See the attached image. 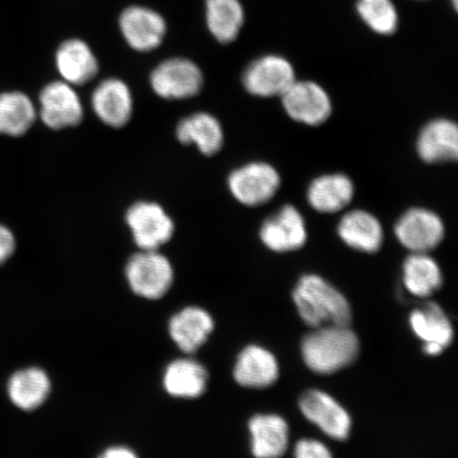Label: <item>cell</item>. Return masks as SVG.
<instances>
[{
	"label": "cell",
	"mask_w": 458,
	"mask_h": 458,
	"mask_svg": "<svg viewBox=\"0 0 458 458\" xmlns=\"http://www.w3.org/2000/svg\"><path fill=\"white\" fill-rule=\"evenodd\" d=\"M150 83L160 98L182 100L197 96L204 85L203 72L196 63L174 57L165 60L151 73Z\"/></svg>",
	"instance_id": "277c9868"
},
{
	"label": "cell",
	"mask_w": 458,
	"mask_h": 458,
	"mask_svg": "<svg viewBox=\"0 0 458 458\" xmlns=\"http://www.w3.org/2000/svg\"><path fill=\"white\" fill-rule=\"evenodd\" d=\"M394 233L405 249L413 253H428L443 242L445 226L433 211L411 208L400 217Z\"/></svg>",
	"instance_id": "30bf717a"
},
{
	"label": "cell",
	"mask_w": 458,
	"mask_h": 458,
	"mask_svg": "<svg viewBox=\"0 0 458 458\" xmlns=\"http://www.w3.org/2000/svg\"><path fill=\"white\" fill-rule=\"evenodd\" d=\"M303 416L329 437L346 440L351 433L352 420L343 406L322 391L311 389L300 399Z\"/></svg>",
	"instance_id": "7c38bea8"
},
{
	"label": "cell",
	"mask_w": 458,
	"mask_h": 458,
	"mask_svg": "<svg viewBox=\"0 0 458 458\" xmlns=\"http://www.w3.org/2000/svg\"><path fill=\"white\" fill-rule=\"evenodd\" d=\"M131 291L147 300H159L168 293L174 271L167 257L158 250H142L131 256L125 267Z\"/></svg>",
	"instance_id": "3957f363"
},
{
	"label": "cell",
	"mask_w": 458,
	"mask_h": 458,
	"mask_svg": "<svg viewBox=\"0 0 458 458\" xmlns=\"http://www.w3.org/2000/svg\"><path fill=\"white\" fill-rule=\"evenodd\" d=\"M176 137L182 145H196L206 157L215 156L225 142L219 120L204 112L192 114L181 120L177 124Z\"/></svg>",
	"instance_id": "44dd1931"
},
{
	"label": "cell",
	"mask_w": 458,
	"mask_h": 458,
	"mask_svg": "<svg viewBox=\"0 0 458 458\" xmlns=\"http://www.w3.org/2000/svg\"><path fill=\"white\" fill-rule=\"evenodd\" d=\"M163 383L172 397L196 399L208 388V371L197 360L177 359L165 369Z\"/></svg>",
	"instance_id": "7402d4cb"
},
{
	"label": "cell",
	"mask_w": 458,
	"mask_h": 458,
	"mask_svg": "<svg viewBox=\"0 0 458 458\" xmlns=\"http://www.w3.org/2000/svg\"><path fill=\"white\" fill-rule=\"evenodd\" d=\"M294 81L293 66L279 55H270L257 59L243 74L245 89L261 98L282 97Z\"/></svg>",
	"instance_id": "ba28073f"
},
{
	"label": "cell",
	"mask_w": 458,
	"mask_h": 458,
	"mask_svg": "<svg viewBox=\"0 0 458 458\" xmlns=\"http://www.w3.org/2000/svg\"><path fill=\"white\" fill-rule=\"evenodd\" d=\"M91 106L103 123L120 129L128 124L133 114V97L122 80L106 79L93 91Z\"/></svg>",
	"instance_id": "5bb4252c"
},
{
	"label": "cell",
	"mask_w": 458,
	"mask_h": 458,
	"mask_svg": "<svg viewBox=\"0 0 458 458\" xmlns=\"http://www.w3.org/2000/svg\"><path fill=\"white\" fill-rule=\"evenodd\" d=\"M135 456L136 454L134 451L123 445L112 446V448L107 449L105 454H102V457L106 458H133Z\"/></svg>",
	"instance_id": "1f68e13d"
},
{
	"label": "cell",
	"mask_w": 458,
	"mask_h": 458,
	"mask_svg": "<svg viewBox=\"0 0 458 458\" xmlns=\"http://www.w3.org/2000/svg\"><path fill=\"white\" fill-rule=\"evenodd\" d=\"M403 284L411 294L426 299L443 285V274L433 258L413 253L404 261Z\"/></svg>",
	"instance_id": "4316f807"
},
{
	"label": "cell",
	"mask_w": 458,
	"mask_h": 458,
	"mask_svg": "<svg viewBox=\"0 0 458 458\" xmlns=\"http://www.w3.org/2000/svg\"><path fill=\"white\" fill-rule=\"evenodd\" d=\"M410 324L415 335L425 342L423 351L428 356H439L454 342V327L437 303L428 302L422 309H416L411 314Z\"/></svg>",
	"instance_id": "9a60e30c"
},
{
	"label": "cell",
	"mask_w": 458,
	"mask_h": 458,
	"mask_svg": "<svg viewBox=\"0 0 458 458\" xmlns=\"http://www.w3.org/2000/svg\"><path fill=\"white\" fill-rule=\"evenodd\" d=\"M280 175L267 163H250L232 172L228 187L238 202L255 208L272 199L280 187Z\"/></svg>",
	"instance_id": "5b68a950"
},
{
	"label": "cell",
	"mask_w": 458,
	"mask_h": 458,
	"mask_svg": "<svg viewBox=\"0 0 458 458\" xmlns=\"http://www.w3.org/2000/svg\"><path fill=\"white\" fill-rule=\"evenodd\" d=\"M55 65L63 81L72 86L90 82L99 72L93 50L79 38L67 39L60 46L55 55Z\"/></svg>",
	"instance_id": "e0dca14e"
},
{
	"label": "cell",
	"mask_w": 458,
	"mask_h": 458,
	"mask_svg": "<svg viewBox=\"0 0 458 458\" xmlns=\"http://www.w3.org/2000/svg\"><path fill=\"white\" fill-rule=\"evenodd\" d=\"M125 221L135 243L142 250H158L174 236V223L157 203H135L127 211Z\"/></svg>",
	"instance_id": "8992f818"
},
{
	"label": "cell",
	"mask_w": 458,
	"mask_h": 458,
	"mask_svg": "<svg viewBox=\"0 0 458 458\" xmlns=\"http://www.w3.org/2000/svg\"><path fill=\"white\" fill-rule=\"evenodd\" d=\"M286 114L311 127L323 124L330 117V97L322 86L311 81H294L282 96Z\"/></svg>",
	"instance_id": "9c48e42d"
},
{
	"label": "cell",
	"mask_w": 458,
	"mask_h": 458,
	"mask_svg": "<svg viewBox=\"0 0 458 458\" xmlns=\"http://www.w3.org/2000/svg\"><path fill=\"white\" fill-rule=\"evenodd\" d=\"M417 151L428 164L455 162L458 157V129L448 119H437L428 123L417 140Z\"/></svg>",
	"instance_id": "d6986e66"
},
{
	"label": "cell",
	"mask_w": 458,
	"mask_h": 458,
	"mask_svg": "<svg viewBox=\"0 0 458 458\" xmlns=\"http://www.w3.org/2000/svg\"><path fill=\"white\" fill-rule=\"evenodd\" d=\"M38 102L39 116L49 129L77 127L83 120L81 99L73 86L65 81L46 85Z\"/></svg>",
	"instance_id": "52a82bcc"
},
{
	"label": "cell",
	"mask_w": 458,
	"mask_h": 458,
	"mask_svg": "<svg viewBox=\"0 0 458 458\" xmlns=\"http://www.w3.org/2000/svg\"><path fill=\"white\" fill-rule=\"evenodd\" d=\"M251 452L259 458L283 456L288 449L289 427L278 415H256L249 422Z\"/></svg>",
	"instance_id": "ffe728a7"
},
{
	"label": "cell",
	"mask_w": 458,
	"mask_h": 458,
	"mask_svg": "<svg viewBox=\"0 0 458 458\" xmlns=\"http://www.w3.org/2000/svg\"><path fill=\"white\" fill-rule=\"evenodd\" d=\"M452 3H454V9L457 10L458 8V0H451Z\"/></svg>",
	"instance_id": "d6a6232c"
},
{
	"label": "cell",
	"mask_w": 458,
	"mask_h": 458,
	"mask_svg": "<svg viewBox=\"0 0 458 458\" xmlns=\"http://www.w3.org/2000/svg\"><path fill=\"white\" fill-rule=\"evenodd\" d=\"M16 249V240L8 227L0 225V266L13 256Z\"/></svg>",
	"instance_id": "4dcf8cb0"
},
{
	"label": "cell",
	"mask_w": 458,
	"mask_h": 458,
	"mask_svg": "<svg viewBox=\"0 0 458 458\" xmlns=\"http://www.w3.org/2000/svg\"><path fill=\"white\" fill-rule=\"evenodd\" d=\"M294 455L297 458H329L332 456L327 446L318 440L302 439L295 446Z\"/></svg>",
	"instance_id": "f546056e"
},
{
	"label": "cell",
	"mask_w": 458,
	"mask_h": 458,
	"mask_svg": "<svg viewBox=\"0 0 458 458\" xmlns=\"http://www.w3.org/2000/svg\"><path fill=\"white\" fill-rule=\"evenodd\" d=\"M36 119V107L27 95L20 91L0 95V134L25 135Z\"/></svg>",
	"instance_id": "83f0119b"
},
{
	"label": "cell",
	"mask_w": 458,
	"mask_h": 458,
	"mask_svg": "<svg viewBox=\"0 0 458 458\" xmlns=\"http://www.w3.org/2000/svg\"><path fill=\"white\" fill-rule=\"evenodd\" d=\"M358 13L377 33L389 36L398 28V13L392 0H359Z\"/></svg>",
	"instance_id": "f1b7e54d"
},
{
	"label": "cell",
	"mask_w": 458,
	"mask_h": 458,
	"mask_svg": "<svg viewBox=\"0 0 458 458\" xmlns=\"http://www.w3.org/2000/svg\"><path fill=\"white\" fill-rule=\"evenodd\" d=\"M279 377L276 358L267 349L250 345L240 352L233 369V377L239 386L249 388H266L274 385Z\"/></svg>",
	"instance_id": "ac0fdd59"
},
{
	"label": "cell",
	"mask_w": 458,
	"mask_h": 458,
	"mask_svg": "<svg viewBox=\"0 0 458 458\" xmlns=\"http://www.w3.org/2000/svg\"><path fill=\"white\" fill-rule=\"evenodd\" d=\"M206 21L217 42L232 43L244 24V11L239 0H206Z\"/></svg>",
	"instance_id": "484cf974"
},
{
	"label": "cell",
	"mask_w": 458,
	"mask_h": 458,
	"mask_svg": "<svg viewBox=\"0 0 458 458\" xmlns=\"http://www.w3.org/2000/svg\"><path fill=\"white\" fill-rule=\"evenodd\" d=\"M353 196L352 180L340 174L319 176L308 189L309 204L324 214H335L345 208Z\"/></svg>",
	"instance_id": "d4e9b609"
},
{
	"label": "cell",
	"mask_w": 458,
	"mask_h": 458,
	"mask_svg": "<svg viewBox=\"0 0 458 458\" xmlns=\"http://www.w3.org/2000/svg\"><path fill=\"white\" fill-rule=\"evenodd\" d=\"M51 392V381L47 372L38 368H28L16 371L8 382V394L20 410L31 411L41 408Z\"/></svg>",
	"instance_id": "603a6c76"
},
{
	"label": "cell",
	"mask_w": 458,
	"mask_h": 458,
	"mask_svg": "<svg viewBox=\"0 0 458 458\" xmlns=\"http://www.w3.org/2000/svg\"><path fill=\"white\" fill-rule=\"evenodd\" d=\"M215 322L211 315L199 307H186L177 312L169 323L172 341L184 353H193L208 342Z\"/></svg>",
	"instance_id": "2e32d148"
},
{
	"label": "cell",
	"mask_w": 458,
	"mask_h": 458,
	"mask_svg": "<svg viewBox=\"0 0 458 458\" xmlns=\"http://www.w3.org/2000/svg\"><path fill=\"white\" fill-rule=\"evenodd\" d=\"M260 238L267 248L277 253L300 250L307 242L305 220L293 206L286 205L263 223Z\"/></svg>",
	"instance_id": "4fadbf2b"
},
{
	"label": "cell",
	"mask_w": 458,
	"mask_h": 458,
	"mask_svg": "<svg viewBox=\"0 0 458 458\" xmlns=\"http://www.w3.org/2000/svg\"><path fill=\"white\" fill-rule=\"evenodd\" d=\"M119 26L125 41L140 53L159 47L167 32V24L162 15L140 5L125 9L120 15Z\"/></svg>",
	"instance_id": "8fae6325"
},
{
	"label": "cell",
	"mask_w": 458,
	"mask_h": 458,
	"mask_svg": "<svg viewBox=\"0 0 458 458\" xmlns=\"http://www.w3.org/2000/svg\"><path fill=\"white\" fill-rule=\"evenodd\" d=\"M293 301L303 322L312 328L352 323V308L345 296L318 275H306L300 279Z\"/></svg>",
	"instance_id": "7a4b0ae2"
},
{
	"label": "cell",
	"mask_w": 458,
	"mask_h": 458,
	"mask_svg": "<svg viewBox=\"0 0 458 458\" xmlns=\"http://www.w3.org/2000/svg\"><path fill=\"white\" fill-rule=\"evenodd\" d=\"M309 334L301 343L306 365L318 375H332L359 357L358 336L348 326L329 325Z\"/></svg>",
	"instance_id": "6da1fadb"
},
{
	"label": "cell",
	"mask_w": 458,
	"mask_h": 458,
	"mask_svg": "<svg viewBox=\"0 0 458 458\" xmlns=\"http://www.w3.org/2000/svg\"><path fill=\"white\" fill-rule=\"evenodd\" d=\"M339 236L351 248L376 253L383 242V228L376 216L364 210H353L342 217Z\"/></svg>",
	"instance_id": "cb8c5ba5"
}]
</instances>
